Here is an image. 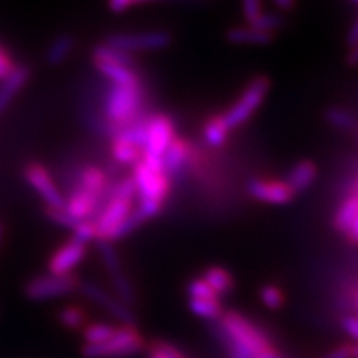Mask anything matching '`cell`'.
I'll return each mask as SVG.
<instances>
[{"label":"cell","mask_w":358,"mask_h":358,"mask_svg":"<svg viewBox=\"0 0 358 358\" xmlns=\"http://www.w3.org/2000/svg\"><path fill=\"white\" fill-rule=\"evenodd\" d=\"M217 325L229 358H256L261 352L274 347L261 327L236 310L224 312Z\"/></svg>","instance_id":"obj_1"},{"label":"cell","mask_w":358,"mask_h":358,"mask_svg":"<svg viewBox=\"0 0 358 358\" xmlns=\"http://www.w3.org/2000/svg\"><path fill=\"white\" fill-rule=\"evenodd\" d=\"M131 178L136 187V211L145 221L158 216L169 192V178L161 159L141 155V159L133 166Z\"/></svg>","instance_id":"obj_2"},{"label":"cell","mask_w":358,"mask_h":358,"mask_svg":"<svg viewBox=\"0 0 358 358\" xmlns=\"http://www.w3.org/2000/svg\"><path fill=\"white\" fill-rule=\"evenodd\" d=\"M136 198V187L133 178H124L108 189L105 194V204H101L100 214L95 217L96 241H110L116 227L133 211V201Z\"/></svg>","instance_id":"obj_3"},{"label":"cell","mask_w":358,"mask_h":358,"mask_svg":"<svg viewBox=\"0 0 358 358\" xmlns=\"http://www.w3.org/2000/svg\"><path fill=\"white\" fill-rule=\"evenodd\" d=\"M146 343L134 325H118L113 337L100 345H83L85 358H128L145 350Z\"/></svg>","instance_id":"obj_4"},{"label":"cell","mask_w":358,"mask_h":358,"mask_svg":"<svg viewBox=\"0 0 358 358\" xmlns=\"http://www.w3.org/2000/svg\"><path fill=\"white\" fill-rule=\"evenodd\" d=\"M143 103V88L138 85H113L105 100V113L113 123L111 131L134 122ZM111 133V134H113Z\"/></svg>","instance_id":"obj_5"},{"label":"cell","mask_w":358,"mask_h":358,"mask_svg":"<svg viewBox=\"0 0 358 358\" xmlns=\"http://www.w3.org/2000/svg\"><path fill=\"white\" fill-rule=\"evenodd\" d=\"M268 90H271V80L267 77H256L249 82L248 87L243 90L241 96L232 103V106L222 115L229 129L239 128L244 124L256 111L261 108V105L266 100Z\"/></svg>","instance_id":"obj_6"},{"label":"cell","mask_w":358,"mask_h":358,"mask_svg":"<svg viewBox=\"0 0 358 358\" xmlns=\"http://www.w3.org/2000/svg\"><path fill=\"white\" fill-rule=\"evenodd\" d=\"M80 280L77 275H37L25 284L24 292L25 297L34 302L52 301V299H60L65 295L73 294L78 290Z\"/></svg>","instance_id":"obj_7"},{"label":"cell","mask_w":358,"mask_h":358,"mask_svg":"<svg viewBox=\"0 0 358 358\" xmlns=\"http://www.w3.org/2000/svg\"><path fill=\"white\" fill-rule=\"evenodd\" d=\"M173 37L164 30L153 32H131V34H111L105 38V43L118 50L134 53L148 50H163L171 45Z\"/></svg>","instance_id":"obj_8"},{"label":"cell","mask_w":358,"mask_h":358,"mask_svg":"<svg viewBox=\"0 0 358 358\" xmlns=\"http://www.w3.org/2000/svg\"><path fill=\"white\" fill-rule=\"evenodd\" d=\"M145 128L146 136L143 155L150 156V158L161 159L163 155L166 153L169 145L174 141V138H176L173 120L164 113L151 115L146 118Z\"/></svg>","instance_id":"obj_9"},{"label":"cell","mask_w":358,"mask_h":358,"mask_svg":"<svg viewBox=\"0 0 358 358\" xmlns=\"http://www.w3.org/2000/svg\"><path fill=\"white\" fill-rule=\"evenodd\" d=\"M24 178L29 186L43 199L47 209H64L65 196L53 181L50 171L40 163H29L24 169Z\"/></svg>","instance_id":"obj_10"},{"label":"cell","mask_w":358,"mask_h":358,"mask_svg":"<svg viewBox=\"0 0 358 358\" xmlns=\"http://www.w3.org/2000/svg\"><path fill=\"white\" fill-rule=\"evenodd\" d=\"M78 290L88 299L90 302L96 303V306L105 308L113 319L122 322V325H133L134 322L133 310L128 306H124L123 302H120L118 299H116V295H111L110 292H106L105 289L100 287L98 284H93V282H80Z\"/></svg>","instance_id":"obj_11"},{"label":"cell","mask_w":358,"mask_h":358,"mask_svg":"<svg viewBox=\"0 0 358 358\" xmlns=\"http://www.w3.org/2000/svg\"><path fill=\"white\" fill-rule=\"evenodd\" d=\"M87 256V245L70 239L69 243L62 244L60 248L53 250V254L48 257L47 267L48 274L53 275H70L80 264L83 262Z\"/></svg>","instance_id":"obj_12"},{"label":"cell","mask_w":358,"mask_h":358,"mask_svg":"<svg viewBox=\"0 0 358 358\" xmlns=\"http://www.w3.org/2000/svg\"><path fill=\"white\" fill-rule=\"evenodd\" d=\"M248 192L256 201L275 206L289 204L295 198L287 182L277 181V179H252L248 182Z\"/></svg>","instance_id":"obj_13"},{"label":"cell","mask_w":358,"mask_h":358,"mask_svg":"<svg viewBox=\"0 0 358 358\" xmlns=\"http://www.w3.org/2000/svg\"><path fill=\"white\" fill-rule=\"evenodd\" d=\"M30 73L32 71H30L29 65H15V69L0 82V115L10 108L12 101L15 100L22 88L30 80Z\"/></svg>","instance_id":"obj_14"},{"label":"cell","mask_w":358,"mask_h":358,"mask_svg":"<svg viewBox=\"0 0 358 358\" xmlns=\"http://www.w3.org/2000/svg\"><path fill=\"white\" fill-rule=\"evenodd\" d=\"M317 176H319V168L310 159H302L295 163L292 169L287 174V186L294 191V194H301V192L307 191L313 182H315Z\"/></svg>","instance_id":"obj_15"},{"label":"cell","mask_w":358,"mask_h":358,"mask_svg":"<svg viewBox=\"0 0 358 358\" xmlns=\"http://www.w3.org/2000/svg\"><path fill=\"white\" fill-rule=\"evenodd\" d=\"M77 187L90 192V194H95L96 198L103 201L105 194L108 192V176H106V173L103 169L93 166V164H88V166H85L80 171Z\"/></svg>","instance_id":"obj_16"},{"label":"cell","mask_w":358,"mask_h":358,"mask_svg":"<svg viewBox=\"0 0 358 358\" xmlns=\"http://www.w3.org/2000/svg\"><path fill=\"white\" fill-rule=\"evenodd\" d=\"M187 158H189L187 145L182 140H179V138H174V141L169 145L166 153H164L163 158H161L163 169L164 173L168 174L169 179L182 173V169H185L187 163Z\"/></svg>","instance_id":"obj_17"},{"label":"cell","mask_w":358,"mask_h":358,"mask_svg":"<svg viewBox=\"0 0 358 358\" xmlns=\"http://www.w3.org/2000/svg\"><path fill=\"white\" fill-rule=\"evenodd\" d=\"M96 70L100 71L105 78H108L113 85H138L140 83V77L131 66H124L120 64H113V62L106 60H93Z\"/></svg>","instance_id":"obj_18"},{"label":"cell","mask_w":358,"mask_h":358,"mask_svg":"<svg viewBox=\"0 0 358 358\" xmlns=\"http://www.w3.org/2000/svg\"><path fill=\"white\" fill-rule=\"evenodd\" d=\"M226 40L234 45H268L274 42V35L261 32L254 27H232L226 32Z\"/></svg>","instance_id":"obj_19"},{"label":"cell","mask_w":358,"mask_h":358,"mask_svg":"<svg viewBox=\"0 0 358 358\" xmlns=\"http://www.w3.org/2000/svg\"><path fill=\"white\" fill-rule=\"evenodd\" d=\"M75 50V37L70 34L57 35L48 45L47 52H45V62L50 66H58L69 58Z\"/></svg>","instance_id":"obj_20"},{"label":"cell","mask_w":358,"mask_h":358,"mask_svg":"<svg viewBox=\"0 0 358 358\" xmlns=\"http://www.w3.org/2000/svg\"><path fill=\"white\" fill-rule=\"evenodd\" d=\"M358 216V198L355 194H347V198L340 203L337 211L334 214L332 226L334 229L340 232V234H345L348 227L352 226Z\"/></svg>","instance_id":"obj_21"},{"label":"cell","mask_w":358,"mask_h":358,"mask_svg":"<svg viewBox=\"0 0 358 358\" xmlns=\"http://www.w3.org/2000/svg\"><path fill=\"white\" fill-rule=\"evenodd\" d=\"M111 138H113L111 153H113V158L120 164H131V166H134L141 159V150L133 141H129L127 136L115 133Z\"/></svg>","instance_id":"obj_22"},{"label":"cell","mask_w":358,"mask_h":358,"mask_svg":"<svg viewBox=\"0 0 358 358\" xmlns=\"http://www.w3.org/2000/svg\"><path fill=\"white\" fill-rule=\"evenodd\" d=\"M203 279L206 284L216 292L217 297H221V295H227L232 289H234V277H232L231 272L224 267L213 266L206 268Z\"/></svg>","instance_id":"obj_23"},{"label":"cell","mask_w":358,"mask_h":358,"mask_svg":"<svg viewBox=\"0 0 358 358\" xmlns=\"http://www.w3.org/2000/svg\"><path fill=\"white\" fill-rule=\"evenodd\" d=\"M189 310L199 319L219 322L224 315L221 299H189Z\"/></svg>","instance_id":"obj_24"},{"label":"cell","mask_w":358,"mask_h":358,"mask_svg":"<svg viewBox=\"0 0 358 358\" xmlns=\"http://www.w3.org/2000/svg\"><path fill=\"white\" fill-rule=\"evenodd\" d=\"M118 325L108 324V322H92L83 327V345H100L106 340L113 337Z\"/></svg>","instance_id":"obj_25"},{"label":"cell","mask_w":358,"mask_h":358,"mask_svg":"<svg viewBox=\"0 0 358 358\" xmlns=\"http://www.w3.org/2000/svg\"><path fill=\"white\" fill-rule=\"evenodd\" d=\"M229 127H227L226 122H224L222 115H214L213 118H209L206 122L203 128L204 140L209 146H222L224 143L227 141V136H229Z\"/></svg>","instance_id":"obj_26"},{"label":"cell","mask_w":358,"mask_h":358,"mask_svg":"<svg viewBox=\"0 0 358 358\" xmlns=\"http://www.w3.org/2000/svg\"><path fill=\"white\" fill-rule=\"evenodd\" d=\"M62 327L69 330H83V327L88 324V313L83 307L78 306H66L58 310L57 315Z\"/></svg>","instance_id":"obj_27"},{"label":"cell","mask_w":358,"mask_h":358,"mask_svg":"<svg viewBox=\"0 0 358 358\" xmlns=\"http://www.w3.org/2000/svg\"><path fill=\"white\" fill-rule=\"evenodd\" d=\"M325 120L327 123H330L337 129H343V131H355L358 128L357 116L345 108H338V106H330L325 111Z\"/></svg>","instance_id":"obj_28"},{"label":"cell","mask_w":358,"mask_h":358,"mask_svg":"<svg viewBox=\"0 0 358 358\" xmlns=\"http://www.w3.org/2000/svg\"><path fill=\"white\" fill-rule=\"evenodd\" d=\"M93 60H106V62H113V64H120L124 66H133L134 60L131 53L122 52L118 48L110 47L106 43H100L93 48Z\"/></svg>","instance_id":"obj_29"},{"label":"cell","mask_w":358,"mask_h":358,"mask_svg":"<svg viewBox=\"0 0 358 358\" xmlns=\"http://www.w3.org/2000/svg\"><path fill=\"white\" fill-rule=\"evenodd\" d=\"M111 284H113L116 299L131 308V306H134V302H136V295H134L133 284L131 280L128 279V275L124 274V272L111 275Z\"/></svg>","instance_id":"obj_30"},{"label":"cell","mask_w":358,"mask_h":358,"mask_svg":"<svg viewBox=\"0 0 358 358\" xmlns=\"http://www.w3.org/2000/svg\"><path fill=\"white\" fill-rule=\"evenodd\" d=\"M98 243V250H100V257L103 261V266H105L106 271H108L110 275L120 274L123 272L122 267V259H120L118 252L113 248V244L110 241H96Z\"/></svg>","instance_id":"obj_31"},{"label":"cell","mask_w":358,"mask_h":358,"mask_svg":"<svg viewBox=\"0 0 358 358\" xmlns=\"http://www.w3.org/2000/svg\"><path fill=\"white\" fill-rule=\"evenodd\" d=\"M284 24H285V17L282 15V13H264L262 12L261 15H259L257 19L249 25L254 27V29L261 30V32L274 35V32L280 30L282 27H284Z\"/></svg>","instance_id":"obj_32"},{"label":"cell","mask_w":358,"mask_h":358,"mask_svg":"<svg viewBox=\"0 0 358 358\" xmlns=\"http://www.w3.org/2000/svg\"><path fill=\"white\" fill-rule=\"evenodd\" d=\"M259 297H261V302L271 310H279V308L285 303V295L284 290L277 287L274 284H267L261 287L259 290Z\"/></svg>","instance_id":"obj_33"},{"label":"cell","mask_w":358,"mask_h":358,"mask_svg":"<svg viewBox=\"0 0 358 358\" xmlns=\"http://www.w3.org/2000/svg\"><path fill=\"white\" fill-rule=\"evenodd\" d=\"M148 358H187V355L176 345L159 340V342L151 343L148 348Z\"/></svg>","instance_id":"obj_34"},{"label":"cell","mask_w":358,"mask_h":358,"mask_svg":"<svg viewBox=\"0 0 358 358\" xmlns=\"http://www.w3.org/2000/svg\"><path fill=\"white\" fill-rule=\"evenodd\" d=\"M143 222H145V219L140 216V213H138L136 209H133V211L129 213L127 217H124V221L120 224L118 227H116L115 232H113V236H111V241L123 239V237H127L128 234H131L133 231H136Z\"/></svg>","instance_id":"obj_35"},{"label":"cell","mask_w":358,"mask_h":358,"mask_svg":"<svg viewBox=\"0 0 358 358\" xmlns=\"http://www.w3.org/2000/svg\"><path fill=\"white\" fill-rule=\"evenodd\" d=\"M71 231H73V237H71V239L77 241V243L83 245L96 241V229H95V224H93V219L80 221Z\"/></svg>","instance_id":"obj_36"},{"label":"cell","mask_w":358,"mask_h":358,"mask_svg":"<svg viewBox=\"0 0 358 358\" xmlns=\"http://www.w3.org/2000/svg\"><path fill=\"white\" fill-rule=\"evenodd\" d=\"M186 292L189 295V299H219L216 292L206 284L203 277L192 279L189 284L186 285Z\"/></svg>","instance_id":"obj_37"},{"label":"cell","mask_w":358,"mask_h":358,"mask_svg":"<svg viewBox=\"0 0 358 358\" xmlns=\"http://www.w3.org/2000/svg\"><path fill=\"white\" fill-rule=\"evenodd\" d=\"M343 332L353 340V343H358V315L357 313H347L340 319Z\"/></svg>","instance_id":"obj_38"},{"label":"cell","mask_w":358,"mask_h":358,"mask_svg":"<svg viewBox=\"0 0 358 358\" xmlns=\"http://www.w3.org/2000/svg\"><path fill=\"white\" fill-rule=\"evenodd\" d=\"M243 12L248 25L252 24L262 13V0H243Z\"/></svg>","instance_id":"obj_39"},{"label":"cell","mask_w":358,"mask_h":358,"mask_svg":"<svg viewBox=\"0 0 358 358\" xmlns=\"http://www.w3.org/2000/svg\"><path fill=\"white\" fill-rule=\"evenodd\" d=\"M47 216L50 217L53 222L58 224V226L69 227V229H73L78 224V221L71 219L69 214L65 213V209H47Z\"/></svg>","instance_id":"obj_40"},{"label":"cell","mask_w":358,"mask_h":358,"mask_svg":"<svg viewBox=\"0 0 358 358\" xmlns=\"http://www.w3.org/2000/svg\"><path fill=\"white\" fill-rule=\"evenodd\" d=\"M13 69H15V62H13L12 55L8 53L7 48H3L2 45H0V82H2Z\"/></svg>","instance_id":"obj_41"},{"label":"cell","mask_w":358,"mask_h":358,"mask_svg":"<svg viewBox=\"0 0 358 358\" xmlns=\"http://www.w3.org/2000/svg\"><path fill=\"white\" fill-rule=\"evenodd\" d=\"M353 347H355V343H343L322 358H353Z\"/></svg>","instance_id":"obj_42"},{"label":"cell","mask_w":358,"mask_h":358,"mask_svg":"<svg viewBox=\"0 0 358 358\" xmlns=\"http://www.w3.org/2000/svg\"><path fill=\"white\" fill-rule=\"evenodd\" d=\"M106 6L113 13H123L134 7V0H106Z\"/></svg>","instance_id":"obj_43"},{"label":"cell","mask_w":358,"mask_h":358,"mask_svg":"<svg viewBox=\"0 0 358 358\" xmlns=\"http://www.w3.org/2000/svg\"><path fill=\"white\" fill-rule=\"evenodd\" d=\"M271 2L280 12H290L297 7V0H271Z\"/></svg>","instance_id":"obj_44"},{"label":"cell","mask_w":358,"mask_h":358,"mask_svg":"<svg viewBox=\"0 0 358 358\" xmlns=\"http://www.w3.org/2000/svg\"><path fill=\"white\" fill-rule=\"evenodd\" d=\"M343 236L347 237L348 243L353 244V245H358V216H357L355 221H353V224H352L350 227H348V231Z\"/></svg>","instance_id":"obj_45"},{"label":"cell","mask_w":358,"mask_h":358,"mask_svg":"<svg viewBox=\"0 0 358 358\" xmlns=\"http://www.w3.org/2000/svg\"><path fill=\"white\" fill-rule=\"evenodd\" d=\"M256 358H290V357L285 355L284 352H280L279 348L271 347V348H267V350H264V352L259 353Z\"/></svg>","instance_id":"obj_46"},{"label":"cell","mask_w":358,"mask_h":358,"mask_svg":"<svg viewBox=\"0 0 358 358\" xmlns=\"http://www.w3.org/2000/svg\"><path fill=\"white\" fill-rule=\"evenodd\" d=\"M345 64L348 66H358V42L353 43L348 50L347 57H345Z\"/></svg>","instance_id":"obj_47"},{"label":"cell","mask_w":358,"mask_h":358,"mask_svg":"<svg viewBox=\"0 0 358 358\" xmlns=\"http://www.w3.org/2000/svg\"><path fill=\"white\" fill-rule=\"evenodd\" d=\"M345 42H347L348 47H352L353 43L358 42V19L353 22L352 27H350V30H348V32H347Z\"/></svg>","instance_id":"obj_48"},{"label":"cell","mask_w":358,"mask_h":358,"mask_svg":"<svg viewBox=\"0 0 358 358\" xmlns=\"http://www.w3.org/2000/svg\"><path fill=\"white\" fill-rule=\"evenodd\" d=\"M348 297H350V302L353 306V313H357L358 315V284L353 285L350 289V292H348Z\"/></svg>","instance_id":"obj_49"},{"label":"cell","mask_w":358,"mask_h":358,"mask_svg":"<svg viewBox=\"0 0 358 358\" xmlns=\"http://www.w3.org/2000/svg\"><path fill=\"white\" fill-rule=\"evenodd\" d=\"M348 194H355L358 198V178L352 181V186L348 187Z\"/></svg>","instance_id":"obj_50"},{"label":"cell","mask_w":358,"mask_h":358,"mask_svg":"<svg viewBox=\"0 0 358 358\" xmlns=\"http://www.w3.org/2000/svg\"><path fill=\"white\" fill-rule=\"evenodd\" d=\"M3 239H6V224H3V221H0V249H2Z\"/></svg>","instance_id":"obj_51"},{"label":"cell","mask_w":358,"mask_h":358,"mask_svg":"<svg viewBox=\"0 0 358 358\" xmlns=\"http://www.w3.org/2000/svg\"><path fill=\"white\" fill-rule=\"evenodd\" d=\"M153 2H166V0H134V7L145 6V3H153Z\"/></svg>","instance_id":"obj_52"},{"label":"cell","mask_w":358,"mask_h":358,"mask_svg":"<svg viewBox=\"0 0 358 358\" xmlns=\"http://www.w3.org/2000/svg\"><path fill=\"white\" fill-rule=\"evenodd\" d=\"M353 358H358V343H355V347H353Z\"/></svg>","instance_id":"obj_53"},{"label":"cell","mask_w":358,"mask_h":358,"mask_svg":"<svg viewBox=\"0 0 358 358\" xmlns=\"http://www.w3.org/2000/svg\"><path fill=\"white\" fill-rule=\"evenodd\" d=\"M352 2H355V3H358V0H352Z\"/></svg>","instance_id":"obj_54"}]
</instances>
